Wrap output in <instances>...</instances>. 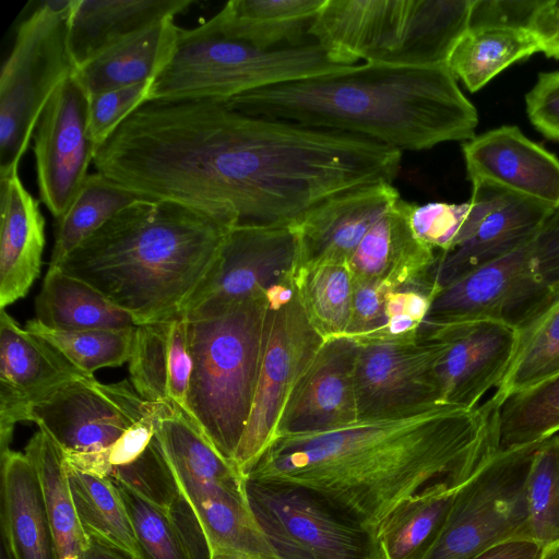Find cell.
Masks as SVG:
<instances>
[{
	"instance_id": "obj_1",
	"label": "cell",
	"mask_w": 559,
	"mask_h": 559,
	"mask_svg": "<svg viewBox=\"0 0 559 559\" xmlns=\"http://www.w3.org/2000/svg\"><path fill=\"white\" fill-rule=\"evenodd\" d=\"M499 406L438 404L340 429L276 437L245 478L304 487L373 532L399 506L441 480L462 483L498 450Z\"/></svg>"
},
{
	"instance_id": "obj_2",
	"label": "cell",
	"mask_w": 559,
	"mask_h": 559,
	"mask_svg": "<svg viewBox=\"0 0 559 559\" xmlns=\"http://www.w3.org/2000/svg\"><path fill=\"white\" fill-rule=\"evenodd\" d=\"M225 103L246 115L353 134L400 152L468 141L478 123L447 64L357 63Z\"/></svg>"
},
{
	"instance_id": "obj_3",
	"label": "cell",
	"mask_w": 559,
	"mask_h": 559,
	"mask_svg": "<svg viewBox=\"0 0 559 559\" xmlns=\"http://www.w3.org/2000/svg\"><path fill=\"white\" fill-rule=\"evenodd\" d=\"M236 223L169 201L127 206L57 265L139 324L173 320L213 267Z\"/></svg>"
},
{
	"instance_id": "obj_4",
	"label": "cell",
	"mask_w": 559,
	"mask_h": 559,
	"mask_svg": "<svg viewBox=\"0 0 559 559\" xmlns=\"http://www.w3.org/2000/svg\"><path fill=\"white\" fill-rule=\"evenodd\" d=\"M266 310L267 295L185 314L192 357L185 413L233 463L254 399Z\"/></svg>"
},
{
	"instance_id": "obj_5",
	"label": "cell",
	"mask_w": 559,
	"mask_h": 559,
	"mask_svg": "<svg viewBox=\"0 0 559 559\" xmlns=\"http://www.w3.org/2000/svg\"><path fill=\"white\" fill-rule=\"evenodd\" d=\"M474 0H325L309 37L345 66L447 64Z\"/></svg>"
},
{
	"instance_id": "obj_6",
	"label": "cell",
	"mask_w": 559,
	"mask_h": 559,
	"mask_svg": "<svg viewBox=\"0 0 559 559\" xmlns=\"http://www.w3.org/2000/svg\"><path fill=\"white\" fill-rule=\"evenodd\" d=\"M347 67L314 41L261 49L180 27L175 55L153 81L147 102H225L253 90Z\"/></svg>"
},
{
	"instance_id": "obj_7",
	"label": "cell",
	"mask_w": 559,
	"mask_h": 559,
	"mask_svg": "<svg viewBox=\"0 0 559 559\" xmlns=\"http://www.w3.org/2000/svg\"><path fill=\"white\" fill-rule=\"evenodd\" d=\"M558 301L559 207L521 246L438 290L419 332L478 319L518 332Z\"/></svg>"
},
{
	"instance_id": "obj_8",
	"label": "cell",
	"mask_w": 559,
	"mask_h": 559,
	"mask_svg": "<svg viewBox=\"0 0 559 559\" xmlns=\"http://www.w3.org/2000/svg\"><path fill=\"white\" fill-rule=\"evenodd\" d=\"M72 7L41 1L17 27L0 74V177L19 170L47 102L76 70L68 44Z\"/></svg>"
},
{
	"instance_id": "obj_9",
	"label": "cell",
	"mask_w": 559,
	"mask_h": 559,
	"mask_svg": "<svg viewBox=\"0 0 559 559\" xmlns=\"http://www.w3.org/2000/svg\"><path fill=\"white\" fill-rule=\"evenodd\" d=\"M540 443L487 456L457 489L439 536L421 559H469L499 543L525 538L527 477Z\"/></svg>"
},
{
	"instance_id": "obj_10",
	"label": "cell",
	"mask_w": 559,
	"mask_h": 559,
	"mask_svg": "<svg viewBox=\"0 0 559 559\" xmlns=\"http://www.w3.org/2000/svg\"><path fill=\"white\" fill-rule=\"evenodd\" d=\"M324 341L307 314L296 276L267 293L254 399L234 460L243 477L275 438L289 395Z\"/></svg>"
},
{
	"instance_id": "obj_11",
	"label": "cell",
	"mask_w": 559,
	"mask_h": 559,
	"mask_svg": "<svg viewBox=\"0 0 559 559\" xmlns=\"http://www.w3.org/2000/svg\"><path fill=\"white\" fill-rule=\"evenodd\" d=\"M251 512L277 559H382L376 532L310 490L245 478Z\"/></svg>"
},
{
	"instance_id": "obj_12",
	"label": "cell",
	"mask_w": 559,
	"mask_h": 559,
	"mask_svg": "<svg viewBox=\"0 0 559 559\" xmlns=\"http://www.w3.org/2000/svg\"><path fill=\"white\" fill-rule=\"evenodd\" d=\"M150 403L127 380L104 384L80 374L29 405L24 421L35 423L66 455L91 454L111 447Z\"/></svg>"
},
{
	"instance_id": "obj_13",
	"label": "cell",
	"mask_w": 559,
	"mask_h": 559,
	"mask_svg": "<svg viewBox=\"0 0 559 559\" xmlns=\"http://www.w3.org/2000/svg\"><path fill=\"white\" fill-rule=\"evenodd\" d=\"M299 262L296 224H238L183 313L202 314L266 296L273 287L297 275Z\"/></svg>"
},
{
	"instance_id": "obj_14",
	"label": "cell",
	"mask_w": 559,
	"mask_h": 559,
	"mask_svg": "<svg viewBox=\"0 0 559 559\" xmlns=\"http://www.w3.org/2000/svg\"><path fill=\"white\" fill-rule=\"evenodd\" d=\"M33 139L39 198L57 219L83 187L96 152L90 131L88 93L75 71L47 102Z\"/></svg>"
},
{
	"instance_id": "obj_15",
	"label": "cell",
	"mask_w": 559,
	"mask_h": 559,
	"mask_svg": "<svg viewBox=\"0 0 559 559\" xmlns=\"http://www.w3.org/2000/svg\"><path fill=\"white\" fill-rule=\"evenodd\" d=\"M436 360L437 345L425 336L359 343L358 420L403 416L441 404Z\"/></svg>"
},
{
	"instance_id": "obj_16",
	"label": "cell",
	"mask_w": 559,
	"mask_h": 559,
	"mask_svg": "<svg viewBox=\"0 0 559 559\" xmlns=\"http://www.w3.org/2000/svg\"><path fill=\"white\" fill-rule=\"evenodd\" d=\"M437 345L436 376L441 404L475 408L501 382L514 354L516 331L489 319L423 330Z\"/></svg>"
},
{
	"instance_id": "obj_17",
	"label": "cell",
	"mask_w": 559,
	"mask_h": 559,
	"mask_svg": "<svg viewBox=\"0 0 559 559\" xmlns=\"http://www.w3.org/2000/svg\"><path fill=\"white\" fill-rule=\"evenodd\" d=\"M358 350L359 343L348 335L323 342L289 395L275 438L326 432L358 420Z\"/></svg>"
},
{
	"instance_id": "obj_18",
	"label": "cell",
	"mask_w": 559,
	"mask_h": 559,
	"mask_svg": "<svg viewBox=\"0 0 559 559\" xmlns=\"http://www.w3.org/2000/svg\"><path fill=\"white\" fill-rule=\"evenodd\" d=\"M471 183H488L559 207V158L516 126H501L462 144Z\"/></svg>"
},
{
	"instance_id": "obj_19",
	"label": "cell",
	"mask_w": 559,
	"mask_h": 559,
	"mask_svg": "<svg viewBox=\"0 0 559 559\" xmlns=\"http://www.w3.org/2000/svg\"><path fill=\"white\" fill-rule=\"evenodd\" d=\"M0 447L10 449L26 409L81 373L49 343L0 309Z\"/></svg>"
},
{
	"instance_id": "obj_20",
	"label": "cell",
	"mask_w": 559,
	"mask_h": 559,
	"mask_svg": "<svg viewBox=\"0 0 559 559\" xmlns=\"http://www.w3.org/2000/svg\"><path fill=\"white\" fill-rule=\"evenodd\" d=\"M400 199L391 182H378L317 204L296 223L300 237L298 270L325 262L347 263L368 230Z\"/></svg>"
},
{
	"instance_id": "obj_21",
	"label": "cell",
	"mask_w": 559,
	"mask_h": 559,
	"mask_svg": "<svg viewBox=\"0 0 559 559\" xmlns=\"http://www.w3.org/2000/svg\"><path fill=\"white\" fill-rule=\"evenodd\" d=\"M488 186L489 207L473 236L454 250L438 254L431 270L437 292L521 246L556 210Z\"/></svg>"
},
{
	"instance_id": "obj_22",
	"label": "cell",
	"mask_w": 559,
	"mask_h": 559,
	"mask_svg": "<svg viewBox=\"0 0 559 559\" xmlns=\"http://www.w3.org/2000/svg\"><path fill=\"white\" fill-rule=\"evenodd\" d=\"M0 308L24 297L37 278L45 247V219L19 170L0 177Z\"/></svg>"
},
{
	"instance_id": "obj_23",
	"label": "cell",
	"mask_w": 559,
	"mask_h": 559,
	"mask_svg": "<svg viewBox=\"0 0 559 559\" xmlns=\"http://www.w3.org/2000/svg\"><path fill=\"white\" fill-rule=\"evenodd\" d=\"M325 0H231L194 29L261 49L306 44Z\"/></svg>"
},
{
	"instance_id": "obj_24",
	"label": "cell",
	"mask_w": 559,
	"mask_h": 559,
	"mask_svg": "<svg viewBox=\"0 0 559 559\" xmlns=\"http://www.w3.org/2000/svg\"><path fill=\"white\" fill-rule=\"evenodd\" d=\"M1 538L14 559H57L39 480L25 453L1 452Z\"/></svg>"
},
{
	"instance_id": "obj_25",
	"label": "cell",
	"mask_w": 559,
	"mask_h": 559,
	"mask_svg": "<svg viewBox=\"0 0 559 559\" xmlns=\"http://www.w3.org/2000/svg\"><path fill=\"white\" fill-rule=\"evenodd\" d=\"M179 32L175 17L157 21L99 52L76 76L88 95L154 81L173 59Z\"/></svg>"
},
{
	"instance_id": "obj_26",
	"label": "cell",
	"mask_w": 559,
	"mask_h": 559,
	"mask_svg": "<svg viewBox=\"0 0 559 559\" xmlns=\"http://www.w3.org/2000/svg\"><path fill=\"white\" fill-rule=\"evenodd\" d=\"M191 0H73L68 44L79 69L122 38L183 12Z\"/></svg>"
},
{
	"instance_id": "obj_27",
	"label": "cell",
	"mask_w": 559,
	"mask_h": 559,
	"mask_svg": "<svg viewBox=\"0 0 559 559\" xmlns=\"http://www.w3.org/2000/svg\"><path fill=\"white\" fill-rule=\"evenodd\" d=\"M438 253L417 238L402 198L365 235L347 264L353 278L393 284L431 275Z\"/></svg>"
},
{
	"instance_id": "obj_28",
	"label": "cell",
	"mask_w": 559,
	"mask_h": 559,
	"mask_svg": "<svg viewBox=\"0 0 559 559\" xmlns=\"http://www.w3.org/2000/svg\"><path fill=\"white\" fill-rule=\"evenodd\" d=\"M36 319L55 330L128 329L139 325L128 311L88 283L49 266L35 299Z\"/></svg>"
},
{
	"instance_id": "obj_29",
	"label": "cell",
	"mask_w": 559,
	"mask_h": 559,
	"mask_svg": "<svg viewBox=\"0 0 559 559\" xmlns=\"http://www.w3.org/2000/svg\"><path fill=\"white\" fill-rule=\"evenodd\" d=\"M464 481L432 484L386 516L376 530L382 559H421L439 536Z\"/></svg>"
},
{
	"instance_id": "obj_30",
	"label": "cell",
	"mask_w": 559,
	"mask_h": 559,
	"mask_svg": "<svg viewBox=\"0 0 559 559\" xmlns=\"http://www.w3.org/2000/svg\"><path fill=\"white\" fill-rule=\"evenodd\" d=\"M24 450L39 480L55 542L56 558L82 559L88 536L74 506L63 451L39 428Z\"/></svg>"
},
{
	"instance_id": "obj_31",
	"label": "cell",
	"mask_w": 559,
	"mask_h": 559,
	"mask_svg": "<svg viewBox=\"0 0 559 559\" xmlns=\"http://www.w3.org/2000/svg\"><path fill=\"white\" fill-rule=\"evenodd\" d=\"M542 52L527 28L485 25L468 27L452 48L447 67L469 92L483 88L512 63Z\"/></svg>"
},
{
	"instance_id": "obj_32",
	"label": "cell",
	"mask_w": 559,
	"mask_h": 559,
	"mask_svg": "<svg viewBox=\"0 0 559 559\" xmlns=\"http://www.w3.org/2000/svg\"><path fill=\"white\" fill-rule=\"evenodd\" d=\"M74 506L87 535L143 559L134 531L116 483L110 477L82 472L67 465Z\"/></svg>"
},
{
	"instance_id": "obj_33",
	"label": "cell",
	"mask_w": 559,
	"mask_h": 559,
	"mask_svg": "<svg viewBox=\"0 0 559 559\" xmlns=\"http://www.w3.org/2000/svg\"><path fill=\"white\" fill-rule=\"evenodd\" d=\"M142 199L146 198L99 173L88 175L69 209L56 219L49 266L59 265L116 214Z\"/></svg>"
},
{
	"instance_id": "obj_34",
	"label": "cell",
	"mask_w": 559,
	"mask_h": 559,
	"mask_svg": "<svg viewBox=\"0 0 559 559\" xmlns=\"http://www.w3.org/2000/svg\"><path fill=\"white\" fill-rule=\"evenodd\" d=\"M516 334L511 362L489 399L499 407L511 395L559 373V301Z\"/></svg>"
},
{
	"instance_id": "obj_35",
	"label": "cell",
	"mask_w": 559,
	"mask_h": 559,
	"mask_svg": "<svg viewBox=\"0 0 559 559\" xmlns=\"http://www.w3.org/2000/svg\"><path fill=\"white\" fill-rule=\"evenodd\" d=\"M559 432V373L508 397L499 408L498 450L543 442Z\"/></svg>"
},
{
	"instance_id": "obj_36",
	"label": "cell",
	"mask_w": 559,
	"mask_h": 559,
	"mask_svg": "<svg viewBox=\"0 0 559 559\" xmlns=\"http://www.w3.org/2000/svg\"><path fill=\"white\" fill-rule=\"evenodd\" d=\"M298 289L307 314L326 340L346 335L353 309L354 280L347 263L325 262L298 270Z\"/></svg>"
},
{
	"instance_id": "obj_37",
	"label": "cell",
	"mask_w": 559,
	"mask_h": 559,
	"mask_svg": "<svg viewBox=\"0 0 559 559\" xmlns=\"http://www.w3.org/2000/svg\"><path fill=\"white\" fill-rule=\"evenodd\" d=\"M490 203V187L472 183L471 199L464 203H408V219L417 238L438 254L448 253L469 239Z\"/></svg>"
},
{
	"instance_id": "obj_38",
	"label": "cell",
	"mask_w": 559,
	"mask_h": 559,
	"mask_svg": "<svg viewBox=\"0 0 559 559\" xmlns=\"http://www.w3.org/2000/svg\"><path fill=\"white\" fill-rule=\"evenodd\" d=\"M135 328L55 330L35 319L25 325L27 331L49 343L85 376H94L100 368L118 367L128 362Z\"/></svg>"
},
{
	"instance_id": "obj_39",
	"label": "cell",
	"mask_w": 559,
	"mask_h": 559,
	"mask_svg": "<svg viewBox=\"0 0 559 559\" xmlns=\"http://www.w3.org/2000/svg\"><path fill=\"white\" fill-rule=\"evenodd\" d=\"M525 538L542 547L559 542V435L536 449L527 477Z\"/></svg>"
},
{
	"instance_id": "obj_40",
	"label": "cell",
	"mask_w": 559,
	"mask_h": 559,
	"mask_svg": "<svg viewBox=\"0 0 559 559\" xmlns=\"http://www.w3.org/2000/svg\"><path fill=\"white\" fill-rule=\"evenodd\" d=\"M171 320L139 324L129 356L133 389L146 402L168 400V340Z\"/></svg>"
},
{
	"instance_id": "obj_41",
	"label": "cell",
	"mask_w": 559,
	"mask_h": 559,
	"mask_svg": "<svg viewBox=\"0 0 559 559\" xmlns=\"http://www.w3.org/2000/svg\"><path fill=\"white\" fill-rule=\"evenodd\" d=\"M114 481L124 502L143 559H192L168 511L145 500L124 484Z\"/></svg>"
},
{
	"instance_id": "obj_42",
	"label": "cell",
	"mask_w": 559,
	"mask_h": 559,
	"mask_svg": "<svg viewBox=\"0 0 559 559\" xmlns=\"http://www.w3.org/2000/svg\"><path fill=\"white\" fill-rule=\"evenodd\" d=\"M108 477L124 484L145 500L166 511L180 496L157 433L139 457L112 469Z\"/></svg>"
},
{
	"instance_id": "obj_43",
	"label": "cell",
	"mask_w": 559,
	"mask_h": 559,
	"mask_svg": "<svg viewBox=\"0 0 559 559\" xmlns=\"http://www.w3.org/2000/svg\"><path fill=\"white\" fill-rule=\"evenodd\" d=\"M153 81L88 95V121L96 148L141 105Z\"/></svg>"
},
{
	"instance_id": "obj_44",
	"label": "cell",
	"mask_w": 559,
	"mask_h": 559,
	"mask_svg": "<svg viewBox=\"0 0 559 559\" xmlns=\"http://www.w3.org/2000/svg\"><path fill=\"white\" fill-rule=\"evenodd\" d=\"M353 280V309L346 335L358 343H365L372 341L382 328L388 295L393 283L383 280Z\"/></svg>"
},
{
	"instance_id": "obj_45",
	"label": "cell",
	"mask_w": 559,
	"mask_h": 559,
	"mask_svg": "<svg viewBox=\"0 0 559 559\" xmlns=\"http://www.w3.org/2000/svg\"><path fill=\"white\" fill-rule=\"evenodd\" d=\"M192 373L187 318L181 313L170 323L168 340V400L186 412Z\"/></svg>"
},
{
	"instance_id": "obj_46",
	"label": "cell",
	"mask_w": 559,
	"mask_h": 559,
	"mask_svg": "<svg viewBox=\"0 0 559 559\" xmlns=\"http://www.w3.org/2000/svg\"><path fill=\"white\" fill-rule=\"evenodd\" d=\"M525 109L538 132L559 142V71L538 74L525 95Z\"/></svg>"
},
{
	"instance_id": "obj_47",
	"label": "cell",
	"mask_w": 559,
	"mask_h": 559,
	"mask_svg": "<svg viewBox=\"0 0 559 559\" xmlns=\"http://www.w3.org/2000/svg\"><path fill=\"white\" fill-rule=\"evenodd\" d=\"M540 1L474 0L469 27L503 25L530 29L531 19Z\"/></svg>"
},
{
	"instance_id": "obj_48",
	"label": "cell",
	"mask_w": 559,
	"mask_h": 559,
	"mask_svg": "<svg viewBox=\"0 0 559 559\" xmlns=\"http://www.w3.org/2000/svg\"><path fill=\"white\" fill-rule=\"evenodd\" d=\"M174 521L192 559H211L212 547L206 534L189 502L180 496L169 508Z\"/></svg>"
},
{
	"instance_id": "obj_49",
	"label": "cell",
	"mask_w": 559,
	"mask_h": 559,
	"mask_svg": "<svg viewBox=\"0 0 559 559\" xmlns=\"http://www.w3.org/2000/svg\"><path fill=\"white\" fill-rule=\"evenodd\" d=\"M528 28L537 37L542 52L559 59V0H542Z\"/></svg>"
},
{
	"instance_id": "obj_50",
	"label": "cell",
	"mask_w": 559,
	"mask_h": 559,
	"mask_svg": "<svg viewBox=\"0 0 559 559\" xmlns=\"http://www.w3.org/2000/svg\"><path fill=\"white\" fill-rule=\"evenodd\" d=\"M542 546L527 538H514L499 543L469 559H537Z\"/></svg>"
},
{
	"instance_id": "obj_51",
	"label": "cell",
	"mask_w": 559,
	"mask_h": 559,
	"mask_svg": "<svg viewBox=\"0 0 559 559\" xmlns=\"http://www.w3.org/2000/svg\"><path fill=\"white\" fill-rule=\"evenodd\" d=\"M88 544L82 559H131L122 551L109 546L100 539L87 535Z\"/></svg>"
},
{
	"instance_id": "obj_52",
	"label": "cell",
	"mask_w": 559,
	"mask_h": 559,
	"mask_svg": "<svg viewBox=\"0 0 559 559\" xmlns=\"http://www.w3.org/2000/svg\"><path fill=\"white\" fill-rule=\"evenodd\" d=\"M537 559H559V542L543 546Z\"/></svg>"
},
{
	"instance_id": "obj_53",
	"label": "cell",
	"mask_w": 559,
	"mask_h": 559,
	"mask_svg": "<svg viewBox=\"0 0 559 559\" xmlns=\"http://www.w3.org/2000/svg\"><path fill=\"white\" fill-rule=\"evenodd\" d=\"M211 559H252L242 555L213 548Z\"/></svg>"
},
{
	"instance_id": "obj_54",
	"label": "cell",
	"mask_w": 559,
	"mask_h": 559,
	"mask_svg": "<svg viewBox=\"0 0 559 559\" xmlns=\"http://www.w3.org/2000/svg\"><path fill=\"white\" fill-rule=\"evenodd\" d=\"M0 559H14L7 542L3 538H1Z\"/></svg>"
}]
</instances>
